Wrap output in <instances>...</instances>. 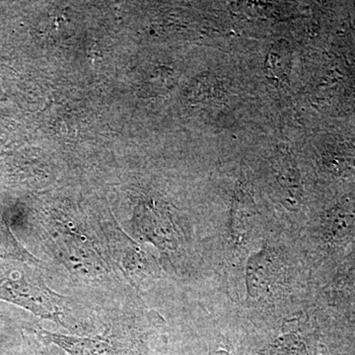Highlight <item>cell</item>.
Masks as SVG:
<instances>
[{"mask_svg":"<svg viewBox=\"0 0 355 355\" xmlns=\"http://www.w3.org/2000/svg\"><path fill=\"white\" fill-rule=\"evenodd\" d=\"M0 296L6 300L24 306L35 314L51 320H60V309L55 294L23 280L6 282L0 286Z\"/></svg>","mask_w":355,"mask_h":355,"instance_id":"6da1fadb","label":"cell"},{"mask_svg":"<svg viewBox=\"0 0 355 355\" xmlns=\"http://www.w3.org/2000/svg\"><path fill=\"white\" fill-rule=\"evenodd\" d=\"M291 51L289 44L284 40L273 43L266 60V73L275 78H284L291 65Z\"/></svg>","mask_w":355,"mask_h":355,"instance_id":"7a4b0ae2","label":"cell"},{"mask_svg":"<svg viewBox=\"0 0 355 355\" xmlns=\"http://www.w3.org/2000/svg\"><path fill=\"white\" fill-rule=\"evenodd\" d=\"M216 355H227V354H224V352H221V354H220V352H219V354H216Z\"/></svg>","mask_w":355,"mask_h":355,"instance_id":"3957f363","label":"cell"}]
</instances>
